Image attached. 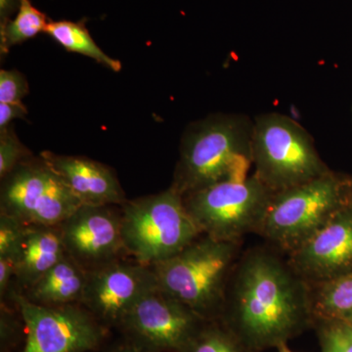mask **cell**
I'll return each instance as SVG.
<instances>
[{
  "label": "cell",
  "mask_w": 352,
  "mask_h": 352,
  "mask_svg": "<svg viewBox=\"0 0 352 352\" xmlns=\"http://www.w3.org/2000/svg\"><path fill=\"white\" fill-rule=\"evenodd\" d=\"M254 175L271 191H283L332 171L309 132L289 116L264 113L254 119Z\"/></svg>",
  "instance_id": "cell-6"
},
{
  "label": "cell",
  "mask_w": 352,
  "mask_h": 352,
  "mask_svg": "<svg viewBox=\"0 0 352 352\" xmlns=\"http://www.w3.org/2000/svg\"><path fill=\"white\" fill-rule=\"evenodd\" d=\"M16 277V263L12 258H0V300H6L13 288Z\"/></svg>",
  "instance_id": "cell-26"
},
{
  "label": "cell",
  "mask_w": 352,
  "mask_h": 352,
  "mask_svg": "<svg viewBox=\"0 0 352 352\" xmlns=\"http://www.w3.org/2000/svg\"><path fill=\"white\" fill-rule=\"evenodd\" d=\"M322 352H352V322L315 320Z\"/></svg>",
  "instance_id": "cell-21"
},
{
  "label": "cell",
  "mask_w": 352,
  "mask_h": 352,
  "mask_svg": "<svg viewBox=\"0 0 352 352\" xmlns=\"http://www.w3.org/2000/svg\"><path fill=\"white\" fill-rule=\"evenodd\" d=\"M287 258L296 272L310 285L351 272V201L340 208L314 237Z\"/></svg>",
  "instance_id": "cell-13"
},
{
  "label": "cell",
  "mask_w": 352,
  "mask_h": 352,
  "mask_svg": "<svg viewBox=\"0 0 352 352\" xmlns=\"http://www.w3.org/2000/svg\"><path fill=\"white\" fill-rule=\"evenodd\" d=\"M66 256L58 226H25L15 256L16 277L13 288L25 293Z\"/></svg>",
  "instance_id": "cell-15"
},
{
  "label": "cell",
  "mask_w": 352,
  "mask_h": 352,
  "mask_svg": "<svg viewBox=\"0 0 352 352\" xmlns=\"http://www.w3.org/2000/svg\"><path fill=\"white\" fill-rule=\"evenodd\" d=\"M349 201L347 178L333 171L273 194L258 235L285 256L302 247Z\"/></svg>",
  "instance_id": "cell-4"
},
{
  "label": "cell",
  "mask_w": 352,
  "mask_h": 352,
  "mask_svg": "<svg viewBox=\"0 0 352 352\" xmlns=\"http://www.w3.org/2000/svg\"><path fill=\"white\" fill-rule=\"evenodd\" d=\"M106 352H149L145 349H141L140 346H136L133 342L126 340V342L119 344V346L113 347L110 351Z\"/></svg>",
  "instance_id": "cell-28"
},
{
  "label": "cell",
  "mask_w": 352,
  "mask_h": 352,
  "mask_svg": "<svg viewBox=\"0 0 352 352\" xmlns=\"http://www.w3.org/2000/svg\"><path fill=\"white\" fill-rule=\"evenodd\" d=\"M44 32L61 44L65 50L91 58L113 72H119L122 69V64L119 60L108 56L95 43L87 28L82 23L71 21L50 22Z\"/></svg>",
  "instance_id": "cell-18"
},
{
  "label": "cell",
  "mask_w": 352,
  "mask_h": 352,
  "mask_svg": "<svg viewBox=\"0 0 352 352\" xmlns=\"http://www.w3.org/2000/svg\"><path fill=\"white\" fill-rule=\"evenodd\" d=\"M0 131V178L2 179L32 155L20 142L12 129L8 126Z\"/></svg>",
  "instance_id": "cell-23"
},
{
  "label": "cell",
  "mask_w": 352,
  "mask_h": 352,
  "mask_svg": "<svg viewBox=\"0 0 352 352\" xmlns=\"http://www.w3.org/2000/svg\"><path fill=\"white\" fill-rule=\"evenodd\" d=\"M120 228L127 256L150 266L173 258L201 234L171 186L120 206Z\"/></svg>",
  "instance_id": "cell-5"
},
{
  "label": "cell",
  "mask_w": 352,
  "mask_h": 352,
  "mask_svg": "<svg viewBox=\"0 0 352 352\" xmlns=\"http://www.w3.org/2000/svg\"><path fill=\"white\" fill-rule=\"evenodd\" d=\"M278 349H279V352H293L289 351V347L287 346V344H282V346L278 347Z\"/></svg>",
  "instance_id": "cell-31"
},
{
  "label": "cell",
  "mask_w": 352,
  "mask_h": 352,
  "mask_svg": "<svg viewBox=\"0 0 352 352\" xmlns=\"http://www.w3.org/2000/svg\"><path fill=\"white\" fill-rule=\"evenodd\" d=\"M27 333L24 319L17 307L10 302L0 305V349L11 352L17 346L23 333Z\"/></svg>",
  "instance_id": "cell-22"
},
{
  "label": "cell",
  "mask_w": 352,
  "mask_h": 352,
  "mask_svg": "<svg viewBox=\"0 0 352 352\" xmlns=\"http://www.w3.org/2000/svg\"><path fill=\"white\" fill-rule=\"evenodd\" d=\"M219 319L248 352L278 349L314 323L311 286L281 252L252 248L229 277Z\"/></svg>",
  "instance_id": "cell-1"
},
{
  "label": "cell",
  "mask_w": 352,
  "mask_h": 352,
  "mask_svg": "<svg viewBox=\"0 0 352 352\" xmlns=\"http://www.w3.org/2000/svg\"><path fill=\"white\" fill-rule=\"evenodd\" d=\"M254 120L244 113H215L183 134L170 186L182 196L217 183L242 182L252 166Z\"/></svg>",
  "instance_id": "cell-2"
},
{
  "label": "cell",
  "mask_w": 352,
  "mask_h": 352,
  "mask_svg": "<svg viewBox=\"0 0 352 352\" xmlns=\"http://www.w3.org/2000/svg\"><path fill=\"white\" fill-rule=\"evenodd\" d=\"M15 0H0V9H1V16L6 15V13L10 10L11 7L13 6Z\"/></svg>",
  "instance_id": "cell-29"
},
{
  "label": "cell",
  "mask_w": 352,
  "mask_h": 352,
  "mask_svg": "<svg viewBox=\"0 0 352 352\" xmlns=\"http://www.w3.org/2000/svg\"><path fill=\"white\" fill-rule=\"evenodd\" d=\"M41 157L82 205L120 207L127 201L115 173L104 164L51 152L41 153Z\"/></svg>",
  "instance_id": "cell-14"
},
{
  "label": "cell",
  "mask_w": 352,
  "mask_h": 352,
  "mask_svg": "<svg viewBox=\"0 0 352 352\" xmlns=\"http://www.w3.org/2000/svg\"><path fill=\"white\" fill-rule=\"evenodd\" d=\"M157 287L152 266L120 258L88 271L80 305L106 327L119 328L134 305Z\"/></svg>",
  "instance_id": "cell-11"
},
{
  "label": "cell",
  "mask_w": 352,
  "mask_h": 352,
  "mask_svg": "<svg viewBox=\"0 0 352 352\" xmlns=\"http://www.w3.org/2000/svg\"><path fill=\"white\" fill-rule=\"evenodd\" d=\"M207 319L157 287L124 317L126 340L149 352H184Z\"/></svg>",
  "instance_id": "cell-10"
},
{
  "label": "cell",
  "mask_w": 352,
  "mask_h": 352,
  "mask_svg": "<svg viewBox=\"0 0 352 352\" xmlns=\"http://www.w3.org/2000/svg\"><path fill=\"white\" fill-rule=\"evenodd\" d=\"M242 243L201 234L173 258L152 265L157 286L203 318L219 319L229 277L243 252Z\"/></svg>",
  "instance_id": "cell-3"
},
{
  "label": "cell",
  "mask_w": 352,
  "mask_h": 352,
  "mask_svg": "<svg viewBox=\"0 0 352 352\" xmlns=\"http://www.w3.org/2000/svg\"><path fill=\"white\" fill-rule=\"evenodd\" d=\"M184 352H248L219 319L208 320Z\"/></svg>",
  "instance_id": "cell-20"
},
{
  "label": "cell",
  "mask_w": 352,
  "mask_h": 352,
  "mask_svg": "<svg viewBox=\"0 0 352 352\" xmlns=\"http://www.w3.org/2000/svg\"><path fill=\"white\" fill-rule=\"evenodd\" d=\"M25 224L15 217L0 212V258L15 259Z\"/></svg>",
  "instance_id": "cell-24"
},
{
  "label": "cell",
  "mask_w": 352,
  "mask_h": 352,
  "mask_svg": "<svg viewBox=\"0 0 352 352\" xmlns=\"http://www.w3.org/2000/svg\"><path fill=\"white\" fill-rule=\"evenodd\" d=\"M273 194L252 173L242 182L217 183L187 194L183 201L201 234L243 242L248 234L258 235Z\"/></svg>",
  "instance_id": "cell-7"
},
{
  "label": "cell",
  "mask_w": 352,
  "mask_h": 352,
  "mask_svg": "<svg viewBox=\"0 0 352 352\" xmlns=\"http://www.w3.org/2000/svg\"><path fill=\"white\" fill-rule=\"evenodd\" d=\"M347 187H349V201L352 203V178H347Z\"/></svg>",
  "instance_id": "cell-30"
},
{
  "label": "cell",
  "mask_w": 352,
  "mask_h": 352,
  "mask_svg": "<svg viewBox=\"0 0 352 352\" xmlns=\"http://www.w3.org/2000/svg\"><path fill=\"white\" fill-rule=\"evenodd\" d=\"M27 108L21 103H0V131L9 126L13 120L24 118Z\"/></svg>",
  "instance_id": "cell-27"
},
{
  "label": "cell",
  "mask_w": 352,
  "mask_h": 352,
  "mask_svg": "<svg viewBox=\"0 0 352 352\" xmlns=\"http://www.w3.org/2000/svg\"><path fill=\"white\" fill-rule=\"evenodd\" d=\"M3 302H12L24 319L27 333L19 352H90L107 338L109 328L80 303L43 307L14 288Z\"/></svg>",
  "instance_id": "cell-9"
},
{
  "label": "cell",
  "mask_w": 352,
  "mask_h": 352,
  "mask_svg": "<svg viewBox=\"0 0 352 352\" xmlns=\"http://www.w3.org/2000/svg\"><path fill=\"white\" fill-rule=\"evenodd\" d=\"M310 286L314 321L352 322V271Z\"/></svg>",
  "instance_id": "cell-17"
},
{
  "label": "cell",
  "mask_w": 352,
  "mask_h": 352,
  "mask_svg": "<svg viewBox=\"0 0 352 352\" xmlns=\"http://www.w3.org/2000/svg\"><path fill=\"white\" fill-rule=\"evenodd\" d=\"M1 180L0 212L25 226H60L82 205L41 157L25 160Z\"/></svg>",
  "instance_id": "cell-8"
},
{
  "label": "cell",
  "mask_w": 352,
  "mask_h": 352,
  "mask_svg": "<svg viewBox=\"0 0 352 352\" xmlns=\"http://www.w3.org/2000/svg\"><path fill=\"white\" fill-rule=\"evenodd\" d=\"M47 25L45 15L32 6L30 0H19V10L16 17L2 25V53H7L13 46L45 32Z\"/></svg>",
  "instance_id": "cell-19"
},
{
  "label": "cell",
  "mask_w": 352,
  "mask_h": 352,
  "mask_svg": "<svg viewBox=\"0 0 352 352\" xmlns=\"http://www.w3.org/2000/svg\"><path fill=\"white\" fill-rule=\"evenodd\" d=\"M87 282V271L67 254L23 295L43 307L76 305L82 302Z\"/></svg>",
  "instance_id": "cell-16"
},
{
  "label": "cell",
  "mask_w": 352,
  "mask_h": 352,
  "mask_svg": "<svg viewBox=\"0 0 352 352\" xmlns=\"http://www.w3.org/2000/svg\"><path fill=\"white\" fill-rule=\"evenodd\" d=\"M67 254L87 271L129 258L119 206L82 205L58 226Z\"/></svg>",
  "instance_id": "cell-12"
},
{
  "label": "cell",
  "mask_w": 352,
  "mask_h": 352,
  "mask_svg": "<svg viewBox=\"0 0 352 352\" xmlns=\"http://www.w3.org/2000/svg\"><path fill=\"white\" fill-rule=\"evenodd\" d=\"M29 92V85L22 74L16 69L0 72V103H21Z\"/></svg>",
  "instance_id": "cell-25"
}]
</instances>
